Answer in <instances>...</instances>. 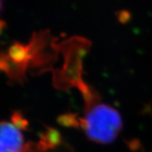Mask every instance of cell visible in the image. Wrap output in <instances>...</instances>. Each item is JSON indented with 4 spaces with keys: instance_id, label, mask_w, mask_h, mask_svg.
<instances>
[{
    "instance_id": "obj_4",
    "label": "cell",
    "mask_w": 152,
    "mask_h": 152,
    "mask_svg": "<svg viewBox=\"0 0 152 152\" xmlns=\"http://www.w3.org/2000/svg\"><path fill=\"white\" fill-rule=\"evenodd\" d=\"M23 137L13 124L2 121L0 126V152H23Z\"/></svg>"
},
{
    "instance_id": "obj_7",
    "label": "cell",
    "mask_w": 152,
    "mask_h": 152,
    "mask_svg": "<svg viewBox=\"0 0 152 152\" xmlns=\"http://www.w3.org/2000/svg\"><path fill=\"white\" fill-rule=\"evenodd\" d=\"M8 55L12 61L17 63H26L28 65L27 45L23 44L20 42H15L9 48Z\"/></svg>"
},
{
    "instance_id": "obj_11",
    "label": "cell",
    "mask_w": 152,
    "mask_h": 152,
    "mask_svg": "<svg viewBox=\"0 0 152 152\" xmlns=\"http://www.w3.org/2000/svg\"><path fill=\"white\" fill-rule=\"evenodd\" d=\"M129 20H130V15L127 12L124 11V12H122L119 15V20L122 23H126V22H128Z\"/></svg>"
},
{
    "instance_id": "obj_3",
    "label": "cell",
    "mask_w": 152,
    "mask_h": 152,
    "mask_svg": "<svg viewBox=\"0 0 152 152\" xmlns=\"http://www.w3.org/2000/svg\"><path fill=\"white\" fill-rule=\"evenodd\" d=\"M48 31L34 34L32 39L27 44L28 67L39 68L40 71L46 70L49 65L57 60L58 48Z\"/></svg>"
},
{
    "instance_id": "obj_1",
    "label": "cell",
    "mask_w": 152,
    "mask_h": 152,
    "mask_svg": "<svg viewBox=\"0 0 152 152\" xmlns=\"http://www.w3.org/2000/svg\"><path fill=\"white\" fill-rule=\"evenodd\" d=\"M80 126L89 140L106 144L115 140L123 127L120 114L106 104H97L88 110L86 118H79Z\"/></svg>"
},
{
    "instance_id": "obj_10",
    "label": "cell",
    "mask_w": 152,
    "mask_h": 152,
    "mask_svg": "<svg viewBox=\"0 0 152 152\" xmlns=\"http://www.w3.org/2000/svg\"><path fill=\"white\" fill-rule=\"evenodd\" d=\"M127 145H128L129 148H130V150L136 151L140 148V144L139 140H137V139H134V140H131L130 141H128L127 142Z\"/></svg>"
},
{
    "instance_id": "obj_2",
    "label": "cell",
    "mask_w": 152,
    "mask_h": 152,
    "mask_svg": "<svg viewBox=\"0 0 152 152\" xmlns=\"http://www.w3.org/2000/svg\"><path fill=\"white\" fill-rule=\"evenodd\" d=\"M90 47V43L81 37H72L58 45V50L64 54L65 62L61 72H55L54 83L59 89L73 86L78 88L83 83L82 79V61Z\"/></svg>"
},
{
    "instance_id": "obj_8",
    "label": "cell",
    "mask_w": 152,
    "mask_h": 152,
    "mask_svg": "<svg viewBox=\"0 0 152 152\" xmlns=\"http://www.w3.org/2000/svg\"><path fill=\"white\" fill-rule=\"evenodd\" d=\"M57 122L61 126L68 128L78 129L81 126L79 118H77V114L73 113H67L58 116Z\"/></svg>"
},
{
    "instance_id": "obj_9",
    "label": "cell",
    "mask_w": 152,
    "mask_h": 152,
    "mask_svg": "<svg viewBox=\"0 0 152 152\" xmlns=\"http://www.w3.org/2000/svg\"><path fill=\"white\" fill-rule=\"evenodd\" d=\"M12 124L16 128L21 130H26L29 127V122L23 116V114L20 110H16L12 113L11 116Z\"/></svg>"
},
{
    "instance_id": "obj_6",
    "label": "cell",
    "mask_w": 152,
    "mask_h": 152,
    "mask_svg": "<svg viewBox=\"0 0 152 152\" xmlns=\"http://www.w3.org/2000/svg\"><path fill=\"white\" fill-rule=\"evenodd\" d=\"M62 137L59 130L51 126H46L45 131L40 134L36 148L38 151L45 152L61 144Z\"/></svg>"
},
{
    "instance_id": "obj_5",
    "label": "cell",
    "mask_w": 152,
    "mask_h": 152,
    "mask_svg": "<svg viewBox=\"0 0 152 152\" xmlns=\"http://www.w3.org/2000/svg\"><path fill=\"white\" fill-rule=\"evenodd\" d=\"M28 65L26 63H17L12 61L9 55L1 54L0 68L12 82H23L25 79V72Z\"/></svg>"
}]
</instances>
